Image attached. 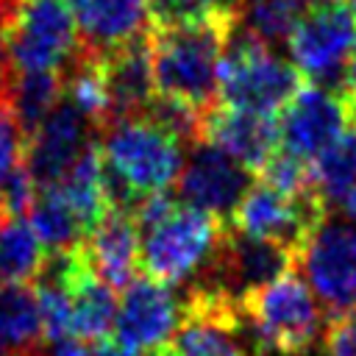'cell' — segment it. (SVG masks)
<instances>
[{
    "instance_id": "obj_1",
    "label": "cell",
    "mask_w": 356,
    "mask_h": 356,
    "mask_svg": "<svg viewBox=\"0 0 356 356\" xmlns=\"http://www.w3.org/2000/svg\"><path fill=\"white\" fill-rule=\"evenodd\" d=\"M139 228V267L167 286L192 284L217 256L228 222L175 203L167 192L139 200L131 211Z\"/></svg>"
},
{
    "instance_id": "obj_2",
    "label": "cell",
    "mask_w": 356,
    "mask_h": 356,
    "mask_svg": "<svg viewBox=\"0 0 356 356\" xmlns=\"http://www.w3.org/2000/svg\"><path fill=\"white\" fill-rule=\"evenodd\" d=\"M97 147L111 209L122 211H134L147 195L167 192L178 181L189 150L147 114L106 122Z\"/></svg>"
},
{
    "instance_id": "obj_3",
    "label": "cell",
    "mask_w": 356,
    "mask_h": 356,
    "mask_svg": "<svg viewBox=\"0 0 356 356\" xmlns=\"http://www.w3.org/2000/svg\"><path fill=\"white\" fill-rule=\"evenodd\" d=\"M239 22H186L150 31L156 95L209 114L220 100V58Z\"/></svg>"
},
{
    "instance_id": "obj_4",
    "label": "cell",
    "mask_w": 356,
    "mask_h": 356,
    "mask_svg": "<svg viewBox=\"0 0 356 356\" xmlns=\"http://www.w3.org/2000/svg\"><path fill=\"white\" fill-rule=\"evenodd\" d=\"M306 83L300 70L275 53V44L245 28L228 33L220 58V103L275 117Z\"/></svg>"
},
{
    "instance_id": "obj_5",
    "label": "cell",
    "mask_w": 356,
    "mask_h": 356,
    "mask_svg": "<svg viewBox=\"0 0 356 356\" xmlns=\"http://www.w3.org/2000/svg\"><path fill=\"white\" fill-rule=\"evenodd\" d=\"M242 314L261 353L303 356L325 334L320 300L295 270L248 292L242 298Z\"/></svg>"
},
{
    "instance_id": "obj_6",
    "label": "cell",
    "mask_w": 356,
    "mask_h": 356,
    "mask_svg": "<svg viewBox=\"0 0 356 356\" xmlns=\"http://www.w3.org/2000/svg\"><path fill=\"white\" fill-rule=\"evenodd\" d=\"M3 39L11 72H64L83 53L67 0H14Z\"/></svg>"
},
{
    "instance_id": "obj_7",
    "label": "cell",
    "mask_w": 356,
    "mask_h": 356,
    "mask_svg": "<svg viewBox=\"0 0 356 356\" xmlns=\"http://www.w3.org/2000/svg\"><path fill=\"white\" fill-rule=\"evenodd\" d=\"M150 356H261V350L239 300L214 289L186 286L175 334Z\"/></svg>"
},
{
    "instance_id": "obj_8",
    "label": "cell",
    "mask_w": 356,
    "mask_h": 356,
    "mask_svg": "<svg viewBox=\"0 0 356 356\" xmlns=\"http://www.w3.org/2000/svg\"><path fill=\"white\" fill-rule=\"evenodd\" d=\"M328 217V200L312 184L303 192L286 195L264 181H253L231 214V225L242 234L286 245L300 256L306 242Z\"/></svg>"
},
{
    "instance_id": "obj_9",
    "label": "cell",
    "mask_w": 356,
    "mask_h": 356,
    "mask_svg": "<svg viewBox=\"0 0 356 356\" xmlns=\"http://www.w3.org/2000/svg\"><path fill=\"white\" fill-rule=\"evenodd\" d=\"M286 47L292 64L306 81L342 89L350 53L356 47V14L348 0L312 6L289 31Z\"/></svg>"
},
{
    "instance_id": "obj_10",
    "label": "cell",
    "mask_w": 356,
    "mask_h": 356,
    "mask_svg": "<svg viewBox=\"0 0 356 356\" xmlns=\"http://www.w3.org/2000/svg\"><path fill=\"white\" fill-rule=\"evenodd\" d=\"M298 264L331 317L356 309V220L325 217L300 250Z\"/></svg>"
},
{
    "instance_id": "obj_11",
    "label": "cell",
    "mask_w": 356,
    "mask_h": 356,
    "mask_svg": "<svg viewBox=\"0 0 356 356\" xmlns=\"http://www.w3.org/2000/svg\"><path fill=\"white\" fill-rule=\"evenodd\" d=\"M253 184V170L231 159L225 150L209 145V142H195L186 150L181 175L175 181L181 203L214 214L220 220H231L234 209L245 197V192Z\"/></svg>"
},
{
    "instance_id": "obj_12",
    "label": "cell",
    "mask_w": 356,
    "mask_h": 356,
    "mask_svg": "<svg viewBox=\"0 0 356 356\" xmlns=\"http://www.w3.org/2000/svg\"><path fill=\"white\" fill-rule=\"evenodd\" d=\"M184 317V298L172 292V286L153 281L147 275H136L117 300L114 317V342L125 345L136 353H153L170 342L178 323Z\"/></svg>"
},
{
    "instance_id": "obj_13",
    "label": "cell",
    "mask_w": 356,
    "mask_h": 356,
    "mask_svg": "<svg viewBox=\"0 0 356 356\" xmlns=\"http://www.w3.org/2000/svg\"><path fill=\"white\" fill-rule=\"evenodd\" d=\"M97 125L81 114L70 100H58V106L25 136V170L36 186L58 184L70 167L83 156L89 145H95Z\"/></svg>"
},
{
    "instance_id": "obj_14",
    "label": "cell",
    "mask_w": 356,
    "mask_h": 356,
    "mask_svg": "<svg viewBox=\"0 0 356 356\" xmlns=\"http://www.w3.org/2000/svg\"><path fill=\"white\" fill-rule=\"evenodd\" d=\"M275 122L281 147L306 161H314L348 128L342 89L303 83L295 97L278 111Z\"/></svg>"
},
{
    "instance_id": "obj_15",
    "label": "cell",
    "mask_w": 356,
    "mask_h": 356,
    "mask_svg": "<svg viewBox=\"0 0 356 356\" xmlns=\"http://www.w3.org/2000/svg\"><path fill=\"white\" fill-rule=\"evenodd\" d=\"M95 58H97L106 97H108V122L120 117L145 114V108L156 97L150 33H142L125 44L97 53Z\"/></svg>"
},
{
    "instance_id": "obj_16",
    "label": "cell",
    "mask_w": 356,
    "mask_h": 356,
    "mask_svg": "<svg viewBox=\"0 0 356 356\" xmlns=\"http://www.w3.org/2000/svg\"><path fill=\"white\" fill-rule=\"evenodd\" d=\"M200 142L225 150L231 159H236L253 172H259L281 145L275 117L231 108L222 103H217L206 114Z\"/></svg>"
},
{
    "instance_id": "obj_17",
    "label": "cell",
    "mask_w": 356,
    "mask_h": 356,
    "mask_svg": "<svg viewBox=\"0 0 356 356\" xmlns=\"http://www.w3.org/2000/svg\"><path fill=\"white\" fill-rule=\"evenodd\" d=\"M92 273L111 289H125L139 267V228L131 211L111 209L81 242Z\"/></svg>"
},
{
    "instance_id": "obj_18",
    "label": "cell",
    "mask_w": 356,
    "mask_h": 356,
    "mask_svg": "<svg viewBox=\"0 0 356 356\" xmlns=\"http://www.w3.org/2000/svg\"><path fill=\"white\" fill-rule=\"evenodd\" d=\"M86 53H106L145 33L147 0H67Z\"/></svg>"
},
{
    "instance_id": "obj_19",
    "label": "cell",
    "mask_w": 356,
    "mask_h": 356,
    "mask_svg": "<svg viewBox=\"0 0 356 356\" xmlns=\"http://www.w3.org/2000/svg\"><path fill=\"white\" fill-rule=\"evenodd\" d=\"M42 339L36 292L25 284H0V356H36Z\"/></svg>"
},
{
    "instance_id": "obj_20",
    "label": "cell",
    "mask_w": 356,
    "mask_h": 356,
    "mask_svg": "<svg viewBox=\"0 0 356 356\" xmlns=\"http://www.w3.org/2000/svg\"><path fill=\"white\" fill-rule=\"evenodd\" d=\"M53 186L61 189V195L67 197V203L78 214V220H81L86 234L111 211V200H108V192H106L103 159H100L97 142L89 145L83 150V156L70 167V172Z\"/></svg>"
},
{
    "instance_id": "obj_21",
    "label": "cell",
    "mask_w": 356,
    "mask_h": 356,
    "mask_svg": "<svg viewBox=\"0 0 356 356\" xmlns=\"http://www.w3.org/2000/svg\"><path fill=\"white\" fill-rule=\"evenodd\" d=\"M6 100L22 125L25 136L58 106L64 97V75L61 72H6L3 81Z\"/></svg>"
},
{
    "instance_id": "obj_22",
    "label": "cell",
    "mask_w": 356,
    "mask_h": 356,
    "mask_svg": "<svg viewBox=\"0 0 356 356\" xmlns=\"http://www.w3.org/2000/svg\"><path fill=\"white\" fill-rule=\"evenodd\" d=\"M25 220L31 222L33 234L50 253L70 250L81 245L86 236L78 214L72 211V206L67 203L58 186H36V195L28 206Z\"/></svg>"
},
{
    "instance_id": "obj_23",
    "label": "cell",
    "mask_w": 356,
    "mask_h": 356,
    "mask_svg": "<svg viewBox=\"0 0 356 356\" xmlns=\"http://www.w3.org/2000/svg\"><path fill=\"white\" fill-rule=\"evenodd\" d=\"M44 259V245L25 217L0 222V284H25L36 278Z\"/></svg>"
},
{
    "instance_id": "obj_24",
    "label": "cell",
    "mask_w": 356,
    "mask_h": 356,
    "mask_svg": "<svg viewBox=\"0 0 356 356\" xmlns=\"http://www.w3.org/2000/svg\"><path fill=\"white\" fill-rule=\"evenodd\" d=\"M312 181L320 189V195L331 203H339L342 195L356 181V134H342L331 147H325L312 161Z\"/></svg>"
},
{
    "instance_id": "obj_25",
    "label": "cell",
    "mask_w": 356,
    "mask_h": 356,
    "mask_svg": "<svg viewBox=\"0 0 356 356\" xmlns=\"http://www.w3.org/2000/svg\"><path fill=\"white\" fill-rule=\"evenodd\" d=\"M312 0H242V25L270 44L286 42L295 22L309 11Z\"/></svg>"
},
{
    "instance_id": "obj_26",
    "label": "cell",
    "mask_w": 356,
    "mask_h": 356,
    "mask_svg": "<svg viewBox=\"0 0 356 356\" xmlns=\"http://www.w3.org/2000/svg\"><path fill=\"white\" fill-rule=\"evenodd\" d=\"M242 0H147L156 28L186 22H242Z\"/></svg>"
},
{
    "instance_id": "obj_27",
    "label": "cell",
    "mask_w": 356,
    "mask_h": 356,
    "mask_svg": "<svg viewBox=\"0 0 356 356\" xmlns=\"http://www.w3.org/2000/svg\"><path fill=\"white\" fill-rule=\"evenodd\" d=\"M22 159H25V131L17 122L0 83V181L8 178L14 170H19Z\"/></svg>"
},
{
    "instance_id": "obj_28",
    "label": "cell",
    "mask_w": 356,
    "mask_h": 356,
    "mask_svg": "<svg viewBox=\"0 0 356 356\" xmlns=\"http://www.w3.org/2000/svg\"><path fill=\"white\" fill-rule=\"evenodd\" d=\"M323 345L325 356H356V309L328 320Z\"/></svg>"
},
{
    "instance_id": "obj_29",
    "label": "cell",
    "mask_w": 356,
    "mask_h": 356,
    "mask_svg": "<svg viewBox=\"0 0 356 356\" xmlns=\"http://www.w3.org/2000/svg\"><path fill=\"white\" fill-rule=\"evenodd\" d=\"M36 356H39V353H36ZM42 356H92V350H89V348H86L81 339L70 337V339L50 342V348H47Z\"/></svg>"
},
{
    "instance_id": "obj_30",
    "label": "cell",
    "mask_w": 356,
    "mask_h": 356,
    "mask_svg": "<svg viewBox=\"0 0 356 356\" xmlns=\"http://www.w3.org/2000/svg\"><path fill=\"white\" fill-rule=\"evenodd\" d=\"M92 356H142V353L128 350V348L120 345V342H100V345L92 350Z\"/></svg>"
},
{
    "instance_id": "obj_31",
    "label": "cell",
    "mask_w": 356,
    "mask_h": 356,
    "mask_svg": "<svg viewBox=\"0 0 356 356\" xmlns=\"http://www.w3.org/2000/svg\"><path fill=\"white\" fill-rule=\"evenodd\" d=\"M342 97H345V114H348V131L356 134V92L342 86Z\"/></svg>"
},
{
    "instance_id": "obj_32",
    "label": "cell",
    "mask_w": 356,
    "mask_h": 356,
    "mask_svg": "<svg viewBox=\"0 0 356 356\" xmlns=\"http://www.w3.org/2000/svg\"><path fill=\"white\" fill-rule=\"evenodd\" d=\"M339 206V211H342V217H350V220H356V181H353V186L342 195V200L337 203Z\"/></svg>"
},
{
    "instance_id": "obj_33",
    "label": "cell",
    "mask_w": 356,
    "mask_h": 356,
    "mask_svg": "<svg viewBox=\"0 0 356 356\" xmlns=\"http://www.w3.org/2000/svg\"><path fill=\"white\" fill-rule=\"evenodd\" d=\"M345 86L356 92V47L350 53V61H348V72H345Z\"/></svg>"
},
{
    "instance_id": "obj_34",
    "label": "cell",
    "mask_w": 356,
    "mask_h": 356,
    "mask_svg": "<svg viewBox=\"0 0 356 356\" xmlns=\"http://www.w3.org/2000/svg\"><path fill=\"white\" fill-rule=\"evenodd\" d=\"M11 6H14V0H0V25L6 22V17H8V11H11Z\"/></svg>"
}]
</instances>
